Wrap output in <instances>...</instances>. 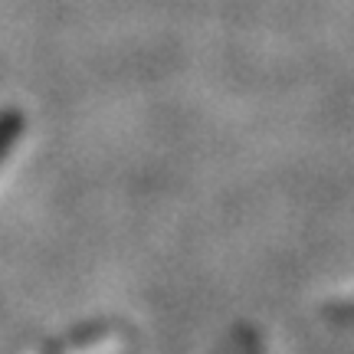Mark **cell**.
Instances as JSON below:
<instances>
[{"label":"cell","instance_id":"cell-1","mask_svg":"<svg viewBox=\"0 0 354 354\" xmlns=\"http://www.w3.org/2000/svg\"><path fill=\"white\" fill-rule=\"evenodd\" d=\"M13 131H17L13 118H3V122H0V154H3V148L13 141Z\"/></svg>","mask_w":354,"mask_h":354}]
</instances>
